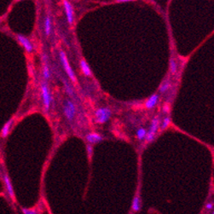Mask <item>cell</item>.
<instances>
[{
  "mask_svg": "<svg viewBox=\"0 0 214 214\" xmlns=\"http://www.w3.org/2000/svg\"><path fill=\"white\" fill-rule=\"evenodd\" d=\"M63 112L66 118L69 121H73V119H74V116H75V113H76L75 105L72 103L70 100H66L64 102Z\"/></svg>",
  "mask_w": 214,
  "mask_h": 214,
  "instance_id": "3957f363",
  "label": "cell"
},
{
  "mask_svg": "<svg viewBox=\"0 0 214 214\" xmlns=\"http://www.w3.org/2000/svg\"><path fill=\"white\" fill-rule=\"evenodd\" d=\"M170 85H171V83H170L169 80H165V81L162 83V85H161L160 88H159V91H160L161 93L166 92L167 90L169 89V87H170Z\"/></svg>",
  "mask_w": 214,
  "mask_h": 214,
  "instance_id": "ac0fdd59",
  "label": "cell"
},
{
  "mask_svg": "<svg viewBox=\"0 0 214 214\" xmlns=\"http://www.w3.org/2000/svg\"><path fill=\"white\" fill-rule=\"evenodd\" d=\"M41 91H42V97H43V103L45 106V109L48 111L50 107L51 103V95L50 92V90L48 88L47 84L45 82H42L41 84Z\"/></svg>",
  "mask_w": 214,
  "mask_h": 214,
  "instance_id": "7a4b0ae2",
  "label": "cell"
},
{
  "mask_svg": "<svg viewBox=\"0 0 214 214\" xmlns=\"http://www.w3.org/2000/svg\"><path fill=\"white\" fill-rule=\"evenodd\" d=\"M206 210H208V211L213 210V202H209V203H207L206 206Z\"/></svg>",
  "mask_w": 214,
  "mask_h": 214,
  "instance_id": "603a6c76",
  "label": "cell"
},
{
  "mask_svg": "<svg viewBox=\"0 0 214 214\" xmlns=\"http://www.w3.org/2000/svg\"><path fill=\"white\" fill-rule=\"evenodd\" d=\"M51 32V21L50 16H46L45 19V35H50Z\"/></svg>",
  "mask_w": 214,
  "mask_h": 214,
  "instance_id": "7c38bea8",
  "label": "cell"
},
{
  "mask_svg": "<svg viewBox=\"0 0 214 214\" xmlns=\"http://www.w3.org/2000/svg\"><path fill=\"white\" fill-rule=\"evenodd\" d=\"M22 212L23 214H38V212L34 209H27V208H22Z\"/></svg>",
  "mask_w": 214,
  "mask_h": 214,
  "instance_id": "ffe728a7",
  "label": "cell"
},
{
  "mask_svg": "<svg viewBox=\"0 0 214 214\" xmlns=\"http://www.w3.org/2000/svg\"><path fill=\"white\" fill-rule=\"evenodd\" d=\"M45 58L46 56H44V68H43V75H44V78L45 79H49L50 77V68H49V66H48V63L46 62L45 61Z\"/></svg>",
  "mask_w": 214,
  "mask_h": 214,
  "instance_id": "5bb4252c",
  "label": "cell"
},
{
  "mask_svg": "<svg viewBox=\"0 0 214 214\" xmlns=\"http://www.w3.org/2000/svg\"><path fill=\"white\" fill-rule=\"evenodd\" d=\"M159 102V96L156 95V94H154V95L151 96L149 98V100L146 102V108H154L156 105H157V103Z\"/></svg>",
  "mask_w": 214,
  "mask_h": 214,
  "instance_id": "8fae6325",
  "label": "cell"
},
{
  "mask_svg": "<svg viewBox=\"0 0 214 214\" xmlns=\"http://www.w3.org/2000/svg\"><path fill=\"white\" fill-rule=\"evenodd\" d=\"M164 110L166 111V112H165V113H167V111H168V108H167V107H166V108H164Z\"/></svg>",
  "mask_w": 214,
  "mask_h": 214,
  "instance_id": "d4e9b609",
  "label": "cell"
},
{
  "mask_svg": "<svg viewBox=\"0 0 214 214\" xmlns=\"http://www.w3.org/2000/svg\"><path fill=\"white\" fill-rule=\"evenodd\" d=\"M86 151H87L89 155H91L92 154V153H93V147H92L91 144H88L87 146H86Z\"/></svg>",
  "mask_w": 214,
  "mask_h": 214,
  "instance_id": "7402d4cb",
  "label": "cell"
},
{
  "mask_svg": "<svg viewBox=\"0 0 214 214\" xmlns=\"http://www.w3.org/2000/svg\"><path fill=\"white\" fill-rule=\"evenodd\" d=\"M130 1H134V0H117L119 3H126V2H130Z\"/></svg>",
  "mask_w": 214,
  "mask_h": 214,
  "instance_id": "cb8c5ba5",
  "label": "cell"
},
{
  "mask_svg": "<svg viewBox=\"0 0 214 214\" xmlns=\"http://www.w3.org/2000/svg\"><path fill=\"white\" fill-rule=\"evenodd\" d=\"M112 115V112L108 108H101L95 113L96 121L99 124H104L108 122Z\"/></svg>",
  "mask_w": 214,
  "mask_h": 214,
  "instance_id": "6da1fadb",
  "label": "cell"
},
{
  "mask_svg": "<svg viewBox=\"0 0 214 214\" xmlns=\"http://www.w3.org/2000/svg\"><path fill=\"white\" fill-rule=\"evenodd\" d=\"M64 9L67 15V20L68 23L72 24L73 22V10L72 8V5L68 0H64Z\"/></svg>",
  "mask_w": 214,
  "mask_h": 214,
  "instance_id": "52a82bcc",
  "label": "cell"
},
{
  "mask_svg": "<svg viewBox=\"0 0 214 214\" xmlns=\"http://www.w3.org/2000/svg\"><path fill=\"white\" fill-rule=\"evenodd\" d=\"M132 210L134 212H139L141 209V201L138 196H135L132 200Z\"/></svg>",
  "mask_w": 214,
  "mask_h": 214,
  "instance_id": "9a60e30c",
  "label": "cell"
},
{
  "mask_svg": "<svg viewBox=\"0 0 214 214\" xmlns=\"http://www.w3.org/2000/svg\"><path fill=\"white\" fill-rule=\"evenodd\" d=\"M16 39L18 40V42L23 46V48L26 50L27 52H28V53H32V51H33L32 44L31 43V41L28 39L27 37H25L24 35H22V34H17Z\"/></svg>",
  "mask_w": 214,
  "mask_h": 214,
  "instance_id": "8992f818",
  "label": "cell"
},
{
  "mask_svg": "<svg viewBox=\"0 0 214 214\" xmlns=\"http://www.w3.org/2000/svg\"><path fill=\"white\" fill-rule=\"evenodd\" d=\"M146 135H147V131L143 128H141L139 129L137 131H136V136L139 140H143L145 139L146 137Z\"/></svg>",
  "mask_w": 214,
  "mask_h": 214,
  "instance_id": "2e32d148",
  "label": "cell"
},
{
  "mask_svg": "<svg viewBox=\"0 0 214 214\" xmlns=\"http://www.w3.org/2000/svg\"><path fill=\"white\" fill-rule=\"evenodd\" d=\"M60 57H61L62 63V66H63L64 69H65V71L67 73V74L68 75V77L71 79V80L75 81V75H74V73H73V71L72 70L71 67H70V65H69V62H68V58H67V56L65 55L64 51H60Z\"/></svg>",
  "mask_w": 214,
  "mask_h": 214,
  "instance_id": "5b68a950",
  "label": "cell"
},
{
  "mask_svg": "<svg viewBox=\"0 0 214 214\" xmlns=\"http://www.w3.org/2000/svg\"><path fill=\"white\" fill-rule=\"evenodd\" d=\"M170 68H171V73H172V74H175L177 71V64L176 62V61H175L173 58H172L171 59V61H170Z\"/></svg>",
  "mask_w": 214,
  "mask_h": 214,
  "instance_id": "e0dca14e",
  "label": "cell"
},
{
  "mask_svg": "<svg viewBox=\"0 0 214 214\" xmlns=\"http://www.w3.org/2000/svg\"><path fill=\"white\" fill-rule=\"evenodd\" d=\"M80 68H81V70L85 76H90V74H91L90 69L85 61H80Z\"/></svg>",
  "mask_w": 214,
  "mask_h": 214,
  "instance_id": "4fadbf2b",
  "label": "cell"
},
{
  "mask_svg": "<svg viewBox=\"0 0 214 214\" xmlns=\"http://www.w3.org/2000/svg\"><path fill=\"white\" fill-rule=\"evenodd\" d=\"M159 121L158 118H154V119L152 120V123H151L150 128H149V132H147V135H146V141L148 143H150L154 140V136L157 133V131L159 129Z\"/></svg>",
  "mask_w": 214,
  "mask_h": 214,
  "instance_id": "277c9868",
  "label": "cell"
},
{
  "mask_svg": "<svg viewBox=\"0 0 214 214\" xmlns=\"http://www.w3.org/2000/svg\"><path fill=\"white\" fill-rule=\"evenodd\" d=\"M170 122H171V119H170L169 117L165 118L164 120H163V122H162V124H161V130H165L170 125Z\"/></svg>",
  "mask_w": 214,
  "mask_h": 214,
  "instance_id": "44dd1931",
  "label": "cell"
},
{
  "mask_svg": "<svg viewBox=\"0 0 214 214\" xmlns=\"http://www.w3.org/2000/svg\"><path fill=\"white\" fill-rule=\"evenodd\" d=\"M13 124H14V119H9L4 125V126L2 128V131H1V136H2V137H4V138L7 137V136L10 132V130H11V127L13 126Z\"/></svg>",
  "mask_w": 214,
  "mask_h": 214,
  "instance_id": "30bf717a",
  "label": "cell"
},
{
  "mask_svg": "<svg viewBox=\"0 0 214 214\" xmlns=\"http://www.w3.org/2000/svg\"><path fill=\"white\" fill-rule=\"evenodd\" d=\"M3 177H4V184H5V187H6V190H7L9 197L14 198L15 192H14L13 185H12V182L10 181V178L9 177V176L7 174H4Z\"/></svg>",
  "mask_w": 214,
  "mask_h": 214,
  "instance_id": "9c48e42d",
  "label": "cell"
},
{
  "mask_svg": "<svg viewBox=\"0 0 214 214\" xmlns=\"http://www.w3.org/2000/svg\"><path fill=\"white\" fill-rule=\"evenodd\" d=\"M64 87H65V90H66V92H67L68 95L69 96L73 95V89H72L71 85H70L68 82H66V81H64Z\"/></svg>",
  "mask_w": 214,
  "mask_h": 214,
  "instance_id": "d6986e66",
  "label": "cell"
},
{
  "mask_svg": "<svg viewBox=\"0 0 214 214\" xmlns=\"http://www.w3.org/2000/svg\"><path fill=\"white\" fill-rule=\"evenodd\" d=\"M0 22H1V19H0Z\"/></svg>",
  "mask_w": 214,
  "mask_h": 214,
  "instance_id": "484cf974",
  "label": "cell"
},
{
  "mask_svg": "<svg viewBox=\"0 0 214 214\" xmlns=\"http://www.w3.org/2000/svg\"><path fill=\"white\" fill-rule=\"evenodd\" d=\"M212 214H214V213H212Z\"/></svg>",
  "mask_w": 214,
  "mask_h": 214,
  "instance_id": "4316f807",
  "label": "cell"
},
{
  "mask_svg": "<svg viewBox=\"0 0 214 214\" xmlns=\"http://www.w3.org/2000/svg\"><path fill=\"white\" fill-rule=\"evenodd\" d=\"M86 138V141L90 144H96V143H100L103 141V136L97 133H95V132H91V133H89L86 135L85 136Z\"/></svg>",
  "mask_w": 214,
  "mask_h": 214,
  "instance_id": "ba28073f",
  "label": "cell"
}]
</instances>
